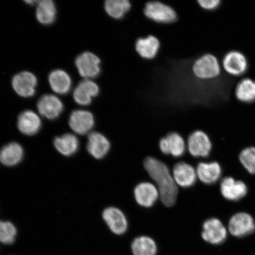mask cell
<instances>
[{"mask_svg": "<svg viewBox=\"0 0 255 255\" xmlns=\"http://www.w3.org/2000/svg\"><path fill=\"white\" fill-rule=\"evenodd\" d=\"M202 238L212 245H221L228 237V230L223 223L217 218H210L204 223Z\"/></svg>", "mask_w": 255, "mask_h": 255, "instance_id": "7", "label": "cell"}, {"mask_svg": "<svg viewBox=\"0 0 255 255\" xmlns=\"http://www.w3.org/2000/svg\"><path fill=\"white\" fill-rule=\"evenodd\" d=\"M222 195L226 200L237 202L243 199L248 193V187L244 181L228 177L223 179L221 183Z\"/></svg>", "mask_w": 255, "mask_h": 255, "instance_id": "14", "label": "cell"}, {"mask_svg": "<svg viewBox=\"0 0 255 255\" xmlns=\"http://www.w3.org/2000/svg\"><path fill=\"white\" fill-rule=\"evenodd\" d=\"M143 12L146 18L157 24H170L175 23L178 19V14L174 8L161 1L146 2Z\"/></svg>", "mask_w": 255, "mask_h": 255, "instance_id": "3", "label": "cell"}, {"mask_svg": "<svg viewBox=\"0 0 255 255\" xmlns=\"http://www.w3.org/2000/svg\"><path fill=\"white\" fill-rule=\"evenodd\" d=\"M134 197L136 202L140 206L150 207L157 202L159 193L155 185L143 182L137 185L135 188Z\"/></svg>", "mask_w": 255, "mask_h": 255, "instance_id": "19", "label": "cell"}, {"mask_svg": "<svg viewBox=\"0 0 255 255\" xmlns=\"http://www.w3.org/2000/svg\"><path fill=\"white\" fill-rule=\"evenodd\" d=\"M159 148L164 154H171L175 157L182 156L186 150V143L182 136L177 132L169 133L161 138Z\"/></svg>", "mask_w": 255, "mask_h": 255, "instance_id": "16", "label": "cell"}, {"mask_svg": "<svg viewBox=\"0 0 255 255\" xmlns=\"http://www.w3.org/2000/svg\"><path fill=\"white\" fill-rule=\"evenodd\" d=\"M104 7L105 12L111 18L121 20L131 10L132 4L129 0H107Z\"/></svg>", "mask_w": 255, "mask_h": 255, "instance_id": "25", "label": "cell"}, {"mask_svg": "<svg viewBox=\"0 0 255 255\" xmlns=\"http://www.w3.org/2000/svg\"><path fill=\"white\" fill-rule=\"evenodd\" d=\"M191 71L194 77L199 81H212L221 75L222 68L215 55L206 53L194 60Z\"/></svg>", "mask_w": 255, "mask_h": 255, "instance_id": "2", "label": "cell"}, {"mask_svg": "<svg viewBox=\"0 0 255 255\" xmlns=\"http://www.w3.org/2000/svg\"><path fill=\"white\" fill-rule=\"evenodd\" d=\"M53 144L57 151L66 157L75 154L79 148L78 138L70 133L56 136L54 139Z\"/></svg>", "mask_w": 255, "mask_h": 255, "instance_id": "24", "label": "cell"}, {"mask_svg": "<svg viewBox=\"0 0 255 255\" xmlns=\"http://www.w3.org/2000/svg\"><path fill=\"white\" fill-rule=\"evenodd\" d=\"M196 172L197 177L202 182L212 184L221 178L222 170L218 162H200L197 165Z\"/></svg>", "mask_w": 255, "mask_h": 255, "instance_id": "23", "label": "cell"}, {"mask_svg": "<svg viewBox=\"0 0 255 255\" xmlns=\"http://www.w3.org/2000/svg\"><path fill=\"white\" fill-rule=\"evenodd\" d=\"M24 149L17 142H12L0 149V162L7 167H14L23 160Z\"/></svg>", "mask_w": 255, "mask_h": 255, "instance_id": "21", "label": "cell"}, {"mask_svg": "<svg viewBox=\"0 0 255 255\" xmlns=\"http://www.w3.org/2000/svg\"><path fill=\"white\" fill-rule=\"evenodd\" d=\"M103 218L110 230L116 235H123L128 228V222L125 215L116 207H108L104 210Z\"/></svg>", "mask_w": 255, "mask_h": 255, "instance_id": "17", "label": "cell"}, {"mask_svg": "<svg viewBox=\"0 0 255 255\" xmlns=\"http://www.w3.org/2000/svg\"><path fill=\"white\" fill-rule=\"evenodd\" d=\"M248 66L246 56L239 51L233 50L226 53L222 60V67L229 75L241 76L247 72Z\"/></svg>", "mask_w": 255, "mask_h": 255, "instance_id": "12", "label": "cell"}, {"mask_svg": "<svg viewBox=\"0 0 255 255\" xmlns=\"http://www.w3.org/2000/svg\"><path fill=\"white\" fill-rule=\"evenodd\" d=\"M11 85L15 93L20 97L31 98L36 94L37 78L33 73L23 71L13 76Z\"/></svg>", "mask_w": 255, "mask_h": 255, "instance_id": "6", "label": "cell"}, {"mask_svg": "<svg viewBox=\"0 0 255 255\" xmlns=\"http://www.w3.org/2000/svg\"><path fill=\"white\" fill-rule=\"evenodd\" d=\"M69 125L73 131L78 135L89 134L95 126L94 115L87 110L73 111L69 117Z\"/></svg>", "mask_w": 255, "mask_h": 255, "instance_id": "8", "label": "cell"}, {"mask_svg": "<svg viewBox=\"0 0 255 255\" xmlns=\"http://www.w3.org/2000/svg\"><path fill=\"white\" fill-rule=\"evenodd\" d=\"M235 97L243 103L255 101V81L251 78H245L238 83L235 89Z\"/></svg>", "mask_w": 255, "mask_h": 255, "instance_id": "27", "label": "cell"}, {"mask_svg": "<svg viewBox=\"0 0 255 255\" xmlns=\"http://www.w3.org/2000/svg\"><path fill=\"white\" fill-rule=\"evenodd\" d=\"M75 65L79 75L85 79L96 78L101 72V59L90 52H85L77 56Z\"/></svg>", "mask_w": 255, "mask_h": 255, "instance_id": "4", "label": "cell"}, {"mask_svg": "<svg viewBox=\"0 0 255 255\" xmlns=\"http://www.w3.org/2000/svg\"><path fill=\"white\" fill-rule=\"evenodd\" d=\"M37 107L41 116L50 120L58 119L64 110L62 101L52 94L43 95L38 101Z\"/></svg>", "mask_w": 255, "mask_h": 255, "instance_id": "10", "label": "cell"}, {"mask_svg": "<svg viewBox=\"0 0 255 255\" xmlns=\"http://www.w3.org/2000/svg\"><path fill=\"white\" fill-rule=\"evenodd\" d=\"M110 142L106 136L98 132H92L88 136L87 150L96 159L103 158L109 152Z\"/></svg>", "mask_w": 255, "mask_h": 255, "instance_id": "18", "label": "cell"}, {"mask_svg": "<svg viewBox=\"0 0 255 255\" xmlns=\"http://www.w3.org/2000/svg\"><path fill=\"white\" fill-rule=\"evenodd\" d=\"M57 9L52 0L39 1L37 4L36 16L38 21L43 25H50L55 21Z\"/></svg>", "mask_w": 255, "mask_h": 255, "instance_id": "26", "label": "cell"}, {"mask_svg": "<svg viewBox=\"0 0 255 255\" xmlns=\"http://www.w3.org/2000/svg\"><path fill=\"white\" fill-rule=\"evenodd\" d=\"M24 2L28 5H35L36 4H37L39 1H37V0H27V1H25Z\"/></svg>", "mask_w": 255, "mask_h": 255, "instance_id": "32", "label": "cell"}, {"mask_svg": "<svg viewBox=\"0 0 255 255\" xmlns=\"http://www.w3.org/2000/svg\"><path fill=\"white\" fill-rule=\"evenodd\" d=\"M197 2L201 8L207 11L215 10L222 3L221 0H198Z\"/></svg>", "mask_w": 255, "mask_h": 255, "instance_id": "31", "label": "cell"}, {"mask_svg": "<svg viewBox=\"0 0 255 255\" xmlns=\"http://www.w3.org/2000/svg\"><path fill=\"white\" fill-rule=\"evenodd\" d=\"M228 231L237 238L245 237L253 234L255 231L253 217L246 212L235 213L229 220Z\"/></svg>", "mask_w": 255, "mask_h": 255, "instance_id": "5", "label": "cell"}, {"mask_svg": "<svg viewBox=\"0 0 255 255\" xmlns=\"http://www.w3.org/2000/svg\"><path fill=\"white\" fill-rule=\"evenodd\" d=\"M100 93L99 85L91 79H84L79 83L73 93V100L81 106H88Z\"/></svg>", "mask_w": 255, "mask_h": 255, "instance_id": "11", "label": "cell"}, {"mask_svg": "<svg viewBox=\"0 0 255 255\" xmlns=\"http://www.w3.org/2000/svg\"><path fill=\"white\" fill-rule=\"evenodd\" d=\"M239 161L248 173L255 175V147L249 146L242 150L239 156Z\"/></svg>", "mask_w": 255, "mask_h": 255, "instance_id": "30", "label": "cell"}, {"mask_svg": "<svg viewBox=\"0 0 255 255\" xmlns=\"http://www.w3.org/2000/svg\"><path fill=\"white\" fill-rule=\"evenodd\" d=\"M173 176L178 186L186 188L195 183L197 175L196 170L191 165L180 162L174 165Z\"/></svg>", "mask_w": 255, "mask_h": 255, "instance_id": "20", "label": "cell"}, {"mask_svg": "<svg viewBox=\"0 0 255 255\" xmlns=\"http://www.w3.org/2000/svg\"><path fill=\"white\" fill-rule=\"evenodd\" d=\"M17 229L10 222L0 220V242L4 245H10L14 243Z\"/></svg>", "mask_w": 255, "mask_h": 255, "instance_id": "29", "label": "cell"}, {"mask_svg": "<svg viewBox=\"0 0 255 255\" xmlns=\"http://www.w3.org/2000/svg\"><path fill=\"white\" fill-rule=\"evenodd\" d=\"M42 126L38 115L31 110H25L19 115L17 128L20 132L27 136H33L40 131Z\"/></svg>", "mask_w": 255, "mask_h": 255, "instance_id": "15", "label": "cell"}, {"mask_svg": "<svg viewBox=\"0 0 255 255\" xmlns=\"http://www.w3.org/2000/svg\"><path fill=\"white\" fill-rule=\"evenodd\" d=\"M134 255H156L157 246L152 239L148 237H139L133 240L131 245Z\"/></svg>", "mask_w": 255, "mask_h": 255, "instance_id": "28", "label": "cell"}, {"mask_svg": "<svg viewBox=\"0 0 255 255\" xmlns=\"http://www.w3.org/2000/svg\"><path fill=\"white\" fill-rule=\"evenodd\" d=\"M50 87L55 93L66 95L71 91L72 79L68 73L61 69L51 72L48 77Z\"/></svg>", "mask_w": 255, "mask_h": 255, "instance_id": "22", "label": "cell"}, {"mask_svg": "<svg viewBox=\"0 0 255 255\" xmlns=\"http://www.w3.org/2000/svg\"><path fill=\"white\" fill-rule=\"evenodd\" d=\"M188 149L191 155L196 157H206L210 154L212 143L209 136L202 130H196L188 138Z\"/></svg>", "mask_w": 255, "mask_h": 255, "instance_id": "9", "label": "cell"}, {"mask_svg": "<svg viewBox=\"0 0 255 255\" xmlns=\"http://www.w3.org/2000/svg\"><path fill=\"white\" fill-rule=\"evenodd\" d=\"M160 49V40L154 35L140 37L135 41L136 52L142 59L152 60L155 59Z\"/></svg>", "mask_w": 255, "mask_h": 255, "instance_id": "13", "label": "cell"}, {"mask_svg": "<svg viewBox=\"0 0 255 255\" xmlns=\"http://www.w3.org/2000/svg\"><path fill=\"white\" fill-rule=\"evenodd\" d=\"M143 166L157 185L162 203L167 207L173 206L178 195L177 185L167 165L157 158L149 157L145 158Z\"/></svg>", "mask_w": 255, "mask_h": 255, "instance_id": "1", "label": "cell"}]
</instances>
